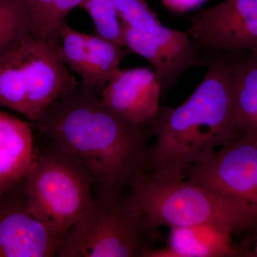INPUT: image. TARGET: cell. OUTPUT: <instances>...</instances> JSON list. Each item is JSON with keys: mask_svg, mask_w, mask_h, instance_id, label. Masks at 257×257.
Returning a JSON list of instances; mask_svg holds the SVG:
<instances>
[{"mask_svg": "<svg viewBox=\"0 0 257 257\" xmlns=\"http://www.w3.org/2000/svg\"><path fill=\"white\" fill-rule=\"evenodd\" d=\"M228 54L234 80L236 134L257 135V54Z\"/></svg>", "mask_w": 257, "mask_h": 257, "instance_id": "cell-14", "label": "cell"}, {"mask_svg": "<svg viewBox=\"0 0 257 257\" xmlns=\"http://www.w3.org/2000/svg\"><path fill=\"white\" fill-rule=\"evenodd\" d=\"M99 95L115 112L145 126L156 116L162 96L156 74L148 67L119 69Z\"/></svg>", "mask_w": 257, "mask_h": 257, "instance_id": "cell-11", "label": "cell"}, {"mask_svg": "<svg viewBox=\"0 0 257 257\" xmlns=\"http://www.w3.org/2000/svg\"><path fill=\"white\" fill-rule=\"evenodd\" d=\"M128 190L155 229L209 226L235 234L257 224L256 209L189 179L147 175Z\"/></svg>", "mask_w": 257, "mask_h": 257, "instance_id": "cell-4", "label": "cell"}, {"mask_svg": "<svg viewBox=\"0 0 257 257\" xmlns=\"http://www.w3.org/2000/svg\"><path fill=\"white\" fill-rule=\"evenodd\" d=\"M35 124L52 146L89 171L96 190L120 194L149 174V126L115 112L94 89L79 84Z\"/></svg>", "mask_w": 257, "mask_h": 257, "instance_id": "cell-1", "label": "cell"}, {"mask_svg": "<svg viewBox=\"0 0 257 257\" xmlns=\"http://www.w3.org/2000/svg\"><path fill=\"white\" fill-rule=\"evenodd\" d=\"M207 73L180 105L161 106L148 125L149 174L166 181L184 179L193 166L210 158L236 134L232 66L226 53H207Z\"/></svg>", "mask_w": 257, "mask_h": 257, "instance_id": "cell-2", "label": "cell"}, {"mask_svg": "<svg viewBox=\"0 0 257 257\" xmlns=\"http://www.w3.org/2000/svg\"><path fill=\"white\" fill-rule=\"evenodd\" d=\"M31 15L32 32L51 37L50 23L55 0H27Z\"/></svg>", "mask_w": 257, "mask_h": 257, "instance_id": "cell-20", "label": "cell"}, {"mask_svg": "<svg viewBox=\"0 0 257 257\" xmlns=\"http://www.w3.org/2000/svg\"><path fill=\"white\" fill-rule=\"evenodd\" d=\"M170 246L147 251L145 256L208 257L236 256L232 233L209 226L171 228Z\"/></svg>", "mask_w": 257, "mask_h": 257, "instance_id": "cell-13", "label": "cell"}, {"mask_svg": "<svg viewBox=\"0 0 257 257\" xmlns=\"http://www.w3.org/2000/svg\"><path fill=\"white\" fill-rule=\"evenodd\" d=\"M35 155L30 124L0 110V197L23 182Z\"/></svg>", "mask_w": 257, "mask_h": 257, "instance_id": "cell-12", "label": "cell"}, {"mask_svg": "<svg viewBox=\"0 0 257 257\" xmlns=\"http://www.w3.org/2000/svg\"><path fill=\"white\" fill-rule=\"evenodd\" d=\"M80 8L92 18L94 34L124 47L121 20L112 0H84Z\"/></svg>", "mask_w": 257, "mask_h": 257, "instance_id": "cell-17", "label": "cell"}, {"mask_svg": "<svg viewBox=\"0 0 257 257\" xmlns=\"http://www.w3.org/2000/svg\"><path fill=\"white\" fill-rule=\"evenodd\" d=\"M86 44L88 78L81 84L99 94L120 69V64L128 51L94 33L86 34Z\"/></svg>", "mask_w": 257, "mask_h": 257, "instance_id": "cell-15", "label": "cell"}, {"mask_svg": "<svg viewBox=\"0 0 257 257\" xmlns=\"http://www.w3.org/2000/svg\"><path fill=\"white\" fill-rule=\"evenodd\" d=\"M121 21L144 32H152L161 25L155 12L145 0H112Z\"/></svg>", "mask_w": 257, "mask_h": 257, "instance_id": "cell-19", "label": "cell"}, {"mask_svg": "<svg viewBox=\"0 0 257 257\" xmlns=\"http://www.w3.org/2000/svg\"><path fill=\"white\" fill-rule=\"evenodd\" d=\"M92 186L82 164L52 146L36 152L23 182L24 199L30 214L62 242L92 201Z\"/></svg>", "mask_w": 257, "mask_h": 257, "instance_id": "cell-6", "label": "cell"}, {"mask_svg": "<svg viewBox=\"0 0 257 257\" xmlns=\"http://www.w3.org/2000/svg\"><path fill=\"white\" fill-rule=\"evenodd\" d=\"M84 0H55L50 23V35L52 37H60L59 28L65 20L66 16L74 8L80 7Z\"/></svg>", "mask_w": 257, "mask_h": 257, "instance_id": "cell-21", "label": "cell"}, {"mask_svg": "<svg viewBox=\"0 0 257 257\" xmlns=\"http://www.w3.org/2000/svg\"><path fill=\"white\" fill-rule=\"evenodd\" d=\"M256 253H257V246H256Z\"/></svg>", "mask_w": 257, "mask_h": 257, "instance_id": "cell-23", "label": "cell"}, {"mask_svg": "<svg viewBox=\"0 0 257 257\" xmlns=\"http://www.w3.org/2000/svg\"><path fill=\"white\" fill-rule=\"evenodd\" d=\"M64 62L84 83L88 78L87 49L86 34L71 28L64 20L59 28Z\"/></svg>", "mask_w": 257, "mask_h": 257, "instance_id": "cell-18", "label": "cell"}, {"mask_svg": "<svg viewBox=\"0 0 257 257\" xmlns=\"http://www.w3.org/2000/svg\"><path fill=\"white\" fill-rule=\"evenodd\" d=\"M166 8L177 13H184L196 9L207 0H161Z\"/></svg>", "mask_w": 257, "mask_h": 257, "instance_id": "cell-22", "label": "cell"}, {"mask_svg": "<svg viewBox=\"0 0 257 257\" xmlns=\"http://www.w3.org/2000/svg\"><path fill=\"white\" fill-rule=\"evenodd\" d=\"M78 84L64 62L60 37L31 32L0 54V106L32 123Z\"/></svg>", "mask_w": 257, "mask_h": 257, "instance_id": "cell-3", "label": "cell"}, {"mask_svg": "<svg viewBox=\"0 0 257 257\" xmlns=\"http://www.w3.org/2000/svg\"><path fill=\"white\" fill-rule=\"evenodd\" d=\"M187 32L204 53L257 54V0H225L200 10Z\"/></svg>", "mask_w": 257, "mask_h": 257, "instance_id": "cell-8", "label": "cell"}, {"mask_svg": "<svg viewBox=\"0 0 257 257\" xmlns=\"http://www.w3.org/2000/svg\"><path fill=\"white\" fill-rule=\"evenodd\" d=\"M154 229L130 192L96 190L61 243L58 257H145Z\"/></svg>", "mask_w": 257, "mask_h": 257, "instance_id": "cell-5", "label": "cell"}, {"mask_svg": "<svg viewBox=\"0 0 257 257\" xmlns=\"http://www.w3.org/2000/svg\"><path fill=\"white\" fill-rule=\"evenodd\" d=\"M23 182L0 197V257L57 256L62 242L28 211Z\"/></svg>", "mask_w": 257, "mask_h": 257, "instance_id": "cell-10", "label": "cell"}, {"mask_svg": "<svg viewBox=\"0 0 257 257\" xmlns=\"http://www.w3.org/2000/svg\"><path fill=\"white\" fill-rule=\"evenodd\" d=\"M32 32L27 0H0V54Z\"/></svg>", "mask_w": 257, "mask_h": 257, "instance_id": "cell-16", "label": "cell"}, {"mask_svg": "<svg viewBox=\"0 0 257 257\" xmlns=\"http://www.w3.org/2000/svg\"><path fill=\"white\" fill-rule=\"evenodd\" d=\"M184 179L257 210V135L236 134Z\"/></svg>", "mask_w": 257, "mask_h": 257, "instance_id": "cell-7", "label": "cell"}, {"mask_svg": "<svg viewBox=\"0 0 257 257\" xmlns=\"http://www.w3.org/2000/svg\"><path fill=\"white\" fill-rule=\"evenodd\" d=\"M124 47L146 59L153 66L162 96L166 95L187 69L207 66V53L201 52L187 32L161 24L144 32L121 21Z\"/></svg>", "mask_w": 257, "mask_h": 257, "instance_id": "cell-9", "label": "cell"}]
</instances>
